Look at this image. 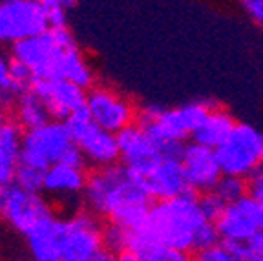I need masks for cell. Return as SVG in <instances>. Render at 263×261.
I'll return each mask as SVG.
<instances>
[{"mask_svg":"<svg viewBox=\"0 0 263 261\" xmlns=\"http://www.w3.org/2000/svg\"><path fill=\"white\" fill-rule=\"evenodd\" d=\"M62 232L64 217L53 216L33 229L26 237L33 261H62Z\"/></svg>","mask_w":263,"mask_h":261,"instance_id":"d6986e66","label":"cell"},{"mask_svg":"<svg viewBox=\"0 0 263 261\" xmlns=\"http://www.w3.org/2000/svg\"><path fill=\"white\" fill-rule=\"evenodd\" d=\"M121 152V163L130 170L134 177L143 176L163 157H181L185 143L161 141L148 134L139 124H132L117 134Z\"/></svg>","mask_w":263,"mask_h":261,"instance_id":"5b68a950","label":"cell"},{"mask_svg":"<svg viewBox=\"0 0 263 261\" xmlns=\"http://www.w3.org/2000/svg\"><path fill=\"white\" fill-rule=\"evenodd\" d=\"M64 123L70 128L71 137L81 148L84 159L90 164H93L95 168L111 166V164H117L121 161L117 134H111V132L95 124L86 108L73 114Z\"/></svg>","mask_w":263,"mask_h":261,"instance_id":"ba28073f","label":"cell"},{"mask_svg":"<svg viewBox=\"0 0 263 261\" xmlns=\"http://www.w3.org/2000/svg\"><path fill=\"white\" fill-rule=\"evenodd\" d=\"M9 68H11V57H8V55L0 51V101L8 104L9 108H13V104H15V101L22 91L13 84Z\"/></svg>","mask_w":263,"mask_h":261,"instance_id":"4316f807","label":"cell"},{"mask_svg":"<svg viewBox=\"0 0 263 261\" xmlns=\"http://www.w3.org/2000/svg\"><path fill=\"white\" fill-rule=\"evenodd\" d=\"M0 42H2V39H0Z\"/></svg>","mask_w":263,"mask_h":261,"instance_id":"f35d334b","label":"cell"},{"mask_svg":"<svg viewBox=\"0 0 263 261\" xmlns=\"http://www.w3.org/2000/svg\"><path fill=\"white\" fill-rule=\"evenodd\" d=\"M181 163L185 168L189 187L194 194L212 192L223 177L221 164L214 148L201 143H185L181 152Z\"/></svg>","mask_w":263,"mask_h":261,"instance_id":"5bb4252c","label":"cell"},{"mask_svg":"<svg viewBox=\"0 0 263 261\" xmlns=\"http://www.w3.org/2000/svg\"><path fill=\"white\" fill-rule=\"evenodd\" d=\"M199 204H201V210L205 214V217L209 221H218V217L221 216V212L225 210L227 203L218 196V194L214 192H205V194H199Z\"/></svg>","mask_w":263,"mask_h":261,"instance_id":"f546056e","label":"cell"},{"mask_svg":"<svg viewBox=\"0 0 263 261\" xmlns=\"http://www.w3.org/2000/svg\"><path fill=\"white\" fill-rule=\"evenodd\" d=\"M223 174L249 177L263 166V134L245 123H236L229 137L216 148Z\"/></svg>","mask_w":263,"mask_h":261,"instance_id":"52a82bcc","label":"cell"},{"mask_svg":"<svg viewBox=\"0 0 263 261\" xmlns=\"http://www.w3.org/2000/svg\"><path fill=\"white\" fill-rule=\"evenodd\" d=\"M115 259L117 261H144L143 257H141L137 252H134V250H124V252L117 254Z\"/></svg>","mask_w":263,"mask_h":261,"instance_id":"836d02e7","label":"cell"},{"mask_svg":"<svg viewBox=\"0 0 263 261\" xmlns=\"http://www.w3.org/2000/svg\"><path fill=\"white\" fill-rule=\"evenodd\" d=\"M37 79H66L90 90L95 86V73L77 44L59 49L51 61L37 73Z\"/></svg>","mask_w":263,"mask_h":261,"instance_id":"ac0fdd59","label":"cell"},{"mask_svg":"<svg viewBox=\"0 0 263 261\" xmlns=\"http://www.w3.org/2000/svg\"><path fill=\"white\" fill-rule=\"evenodd\" d=\"M136 179L143 184V188L154 201L172 199V197L192 192L181 157H163Z\"/></svg>","mask_w":263,"mask_h":261,"instance_id":"2e32d148","label":"cell"},{"mask_svg":"<svg viewBox=\"0 0 263 261\" xmlns=\"http://www.w3.org/2000/svg\"><path fill=\"white\" fill-rule=\"evenodd\" d=\"M49 29L42 0H0V39L18 42Z\"/></svg>","mask_w":263,"mask_h":261,"instance_id":"8fae6325","label":"cell"},{"mask_svg":"<svg viewBox=\"0 0 263 261\" xmlns=\"http://www.w3.org/2000/svg\"><path fill=\"white\" fill-rule=\"evenodd\" d=\"M214 192L218 194L227 204L234 203V201L241 199V197H245L247 194H249V179L223 174L219 183L216 184V188H214Z\"/></svg>","mask_w":263,"mask_h":261,"instance_id":"cb8c5ba5","label":"cell"},{"mask_svg":"<svg viewBox=\"0 0 263 261\" xmlns=\"http://www.w3.org/2000/svg\"><path fill=\"white\" fill-rule=\"evenodd\" d=\"M249 196H252L259 204H263V166L249 177Z\"/></svg>","mask_w":263,"mask_h":261,"instance_id":"1f68e13d","label":"cell"},{"mask_svg":"<svg viewBox=\"0 0 263 261\" xmlns=\"http://www.w3.org/2000/svg\"><path fill=\"white\" fill-rule=\"evenodd\" d=\"M86 110L91 121L111 134L136 124L137 110L128 97L110 86H91L86 95Z\"/></svg>","mask_w":263,"mask_h":261,"instance_id":"30bf717a","label":"cell"},{"mask_svg":"<svg viewBox=\"0 0 263 261\" xmlns=\"http://www.w3.org/2000/svg\"><path fill=\"white\" fill-rule=\"evenodd\" d=\"M46 102L51 119L68 121L73 114L86 108L88 90L66 79H35L31 86Z\"/></svg>","mask_w":263,"mask_h":261,"instance_id":"9a60e30c","label":"cell"},{"mask_svg":"<svg viewBox=\"0 0 263 261\" xmlns=\"http://www.w3.org/2000/svg\"><path fill=\"white\" fill-rule=\"evenodd\" d=\"M194 261H245V259L221 241L218 245L194 252Z\"/></svg>","mask_w":263,"mask_h":261,"instance_id":"83f0119b","label":"cell"},{"mask_svg":"<svg viewBox=\"0 0 263 261\" xmlns=\"http://www.w3.org/2000/svg\"><path fill=\"white\" fill-rule=\"evenodd\" d=\"M21 163L48 170L57 163L86 166L81 148L73 141L64 121H49L44 126L24 132Z\"/></svg>","mask_w":263,"mask_h":261,"instance_id":"3957f363","label":"cell"},{"mask_svg":"<svg viewBox=\"0 0 263 261\" xmlns=\"http://www.w3.org/2000/svg\"><path fill=\"white\" fill-rule=\"evenodd\" d=\"M251 261H263V256H258V257H252Z\"/></svg>","mask_w":263,"mask_h":261,"instance_id":"74e56055","label":"cell"},{"mask_svg":"<svg viewBox=\"0 0 263 261\" xmlns=\"http://www.w3.org/2000/svg\"><path fill=\"white\" fill-rule=\"evenodd\" d=\"M104 250V227L90 210L64 217L62 261H86Z\"/></svg>","mask_w":263,"mask_h":261,"instance_id":"9c48e42d","label":"cell"},{"mask_svg":"<svg viewBox=\"0 0 263 261\" xmlns=\"http://www.w3.org/2000/svg\"><path fill=\"white\" fill-rule=\"evenodd\" d=\"M86 181V166L57 163L46 170L44 194L62 207L70 208L71 204H77L79 199H82Z\"/></svg>","mask_w":263,"mask_h":261,"instance_id":"e0dca14e","label":"cell"},{"mask_svg":"<svg viewBox=\"0 0 263 261\" xmlns=\"http://www.w3.org/2000/svg\"><path fill=\"white\" fill-rule=\"evenodd\" d=\"M82 203L95 216L136 230L154 199L124 164H111L88 174Z\"/></svg>","mask_w":263,"mask_h":261,"instance_id":"6da1fadb","label":"cell"},{"mask_svg":"<svg viewBox=\"0 0 263 261\" xmlns=\"http://www.w3.org/2000/svg\"><path fill=\"white\" fill-rule=\"evenodd\" d=\"M55 2H57V4H61L62 8L70 9V8H73L75 2H77V0H55Z\"/></svg>","mask_w":263,"mask_h":261,"instance_id":"8d00e7d4","label":"cell"},{"mask_svg":"<svg viewBox=\"0 0 263 261\" xmlns=\"http://www.w3.org/2000/svg\"><path fill=\"white\" fill-rule=\"evenodd\" d=\"M42 4L46 8V15H48V24L49 28H66V11L68 9L62 8L61 4H57L55 0H42Z\"/></svg>","mask_w":263,"mask_h":261,"instance_id":"4dcf8cb0","label":"cell"},{"mask_svg":"<svg viewBox=\"0 0 263 261\" xmlns=\"http://www.w3.org/2000/svg\"><path fill=\"white\" fill-rule=\"evenodd\" d=\"M234 126H236V121L229 111L223 110V108L212 106L209 110V114H206V117L203 119V123L196 130L192 141L216 150L229 137L230 132L234 130Z\"/></svg>","mask_w":263,"mask_h":261,"instance_id":"7402d4cb","label":"cell"},{"mask_svg":"<svg viewBox=\"0 0 263 261\" xmlns=\"http://www.w3.org/2000/svg\"><path fill=\"white\" fill-rule=\"evenodd\" d=\"M13 117H15L13 121L21 124V128L24 132L41 128L49 121H53L46 102L42 101L41 95L33 88L24 90L18 95V99L13 104Z\"/></svg>","mask_w":263,"mask_h":261,"instance_id":"44dd1931","label":"cell"},{"mask_svg":"<svg viewBox=\"0 0 263 261\" xmlns=\"http://www.w3.org/2000/svg\"><path fill=\"white\" fill-rule=\"evenodd\" d=\"M210 108L212 106L209 102H189L177 108H161L157 104H146L137 110L136 123L161 141L185 143L194 137Z\"/></svg>","mask_w":263,"mask_h":261,"instance_id":"277c9868","label":"cell"},{"mask_svg":"<svg viewBox=\"0 0 263 261\" xmlns=\"http://www.w3.org/2000/svg\"><path fill=\"white\" fill-rule=\"evenodd\" d=\"M73 44H77V42L68 28H49L39 35L13 42L9 46V57L29 66L37 77L39 71L51 61V57L59 49Z\"/></svg>","mask_w":263,"mask_h":261,"instance_id":"4fadbf2b","label":"cell"},{"mask_svg":"<svg viewBox=\"0 0 263 261\" xmlns=\"http://www.w3.org/2000/svg\"><path fill=\"white\" fill-rule=\"evenodd\" d=\"M8 121H11V119H9V106L0 101V128L4 126Z\"/></svg>","mask_w":263,"mask_h":261,"instance_id":"d590c367","label":"cell"},{"mask_svg":"<svg viewBox=\"0 0 263 261\" xmlns=\"http://www.w3.org/2000/svg\"><path fill=\"white\" fill-rule=\"evenodd\" d=\"M44 179H46L44 168L21 163L18 168H16L15 179L13 181H15L18 187L24 188V190H28V192L41 194V192H44Z\"/></svg>","mask_w":263,"mask_h":261,"instance_id":"d4e9b609","label":"cell"},{"mask_svg":"<svg viewBox=\"0 0 263 261\" xmlns=\"http://www.w3.org/2000/svg\"><path fill=\"white\" fill-rule=\"evenodd\" d=\"M128 250L137 252L144 261H194L192 252L174 249V247L163 245L157 241L143 239L136 232L132 236V243Z\"/></svg>","mask_w":263,"mask_h":261,"instance_id":"603a6c76","label":"cell"},{"mask_svg":"<svg viewBox=\"0 0 263 261\" xmlns=\"http://www.w3.org/2000/svg\"><path fill=\"white\" fill-rule=\"evenodd\" d=\"M86 261H117V259H115V254H111L110 250L104 249L103 252H99L97 256H93L91 259H86Z\"/></svg>","mask_w":263,"mask_h":261,"instance_id":"e575fe53","label":"cell"},{"mask_svg":"<svg viewBox=\"0 0 263 261\" xmlns=\"http://www.w3.org/2000/svg\"><path fill=\"white\" fill-rule=\"evenodd\" d=\"M219 237L227 245H241L263 232V204L252 196L229 203L216 221Z\"/></svg>","mask_w":263,"mask_h":261,"instance_id":"7c38bea8","label":"cell"},{"mask_svg":"<svg viewBox=\"0 0 263 261\" xmlns=\"http://www.w3.org/2000/svg\"><path fill=\"white\" fill-rule=\"evenodd\" d=\"M53 216H57L53 207L42 194L28 192L15 181L0 184V221L22 236H28Z\"/></svg>","mask_w":263,"mask_h":261,"instance_id":"8992f818","label":"cell"},{"mask_svg":"<svg viewBox=\"0 0 263 261\" xmlns=\"http://www.w3.org/2000/svg\"><path fill=\"white\" fill-rule=\"evenodd\" d=\"M206 221L199 204V194L186 192L172 199L154 201L144 221L134 232L143 239L196 252L197 234Z\"/></svg>","mask_w":263,"mask_h":261,"instance_id":"7a4b0ae2","label":"cell"},{"mask_svg":"<svg viewBox=\"0 0 263 261\" xmlns=\"http://www.w3.org/2000/svg\"><path fill=\"white\" fill-rule=\"evenodd\" d=\"M24 130L16 121H8L0 128V184L15 179L16 168L22 161Z\"/></svg>","mask_w":263,"mask_h":261,"instance_id":"ffe728a7","label":"cell"},{"mask_svg":"<svg viewBox=\"0 0 263 261\" xmlns=\"http://www.w3.org/2000/svg\"><path fill=\"white\" fill-rule=\"evenodd\" d=\"M243 8L256 24L263 26V0H243Z\"/></svg>","mask_w":263,"mask_h":261,"instance_id":"d6a6232c","label":"cell"},{"mask_svg":"<svg viewBox=\"0 0 263 261\" xmlns=\"http://www.w3.org/2000/svg\"><path fill=\"white\" fill-rule=\"evenodd\" d=\"M132 236H134V230L128 229V227H123V225L117 223H108L104 227V249L117 256V254L130 249Z\"/></svg>","mask_w":263,"mask_h":261,"instance_id":"484cf974","label":"cell"},{"mask_svg":"<svg viewBox=\"0 0 263 261\" xmlns=\"http://www.w3.org/2000/svg\"><path fill=\"white\" fill-rule=\"evenodd\" d=\"M9 75H11L13 84H15L21 91L29 90V88L33 86V82H35V79H37L29 66H26L24 62H21V61H15V59H11Z\"/></svg>","mask_w":263,"mask_h":261,"instance_id":"f1b7e54d","label":"cell"}]
</instances>
